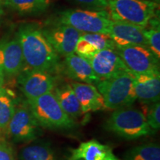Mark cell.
Wrapping results in <instances>:
<instances>
[{
    "mask_svg": "<svg viewBox=\"0 0 160 160\" xmlns=\"http://www.w3.org/2000/svg\"><path fill=\"white\" fill-rule=\"evenodd\" d=\"M111 19L106 11L68 9L60 13L58 23L68 25L81 33L108 34Z\"/></svg>",
    "mask_w": 160,
    "mask_h": 160,
    "instance_id": "obj_5",
    "label": "cell"
},
{
    "mask_svg": "<svg viewBox=\"0 0 160 160\" xmlns=\"http://www.w3.org/2000/svg\"><path fill=\"white\" fill-rule=\"evenodd\" d=\"M17 83L28 101L53 91L55 77L48 71L23 68L18 75Z\"/></svg>",
    "mask_w": 160,
    "mask_h": 160,
    "instance_id": "obj_9",
    "label": "cell"
},
{
    "mask_svg": "<svg viewBox=\"0 0 160 160\" xmlns=\"http://www.w3.org/2000/svg\"><path fill=\"white\" fill-rule=\"evenodd\" d=\"M159 4L141 0H108L112 20L145 27L154 17Z\"/></svg>",
    "mask_w": 160,
    "mask_h": 160,
    "instance_id": "obj_6",
    "label": "cell"
},
{
    "mask_svg": "<svg viewBox=\"0 0 160 160\" xmlns=\"http://www.w3.org/2000/svg\"><path fill=\"white\" fill-rule=\"evenodd\" d=\"M115 48V43L108 34L82 33L76 45L75 52L79 57L90 59L102 50Z\"/></svg>",
    "mask_w": 160,
    "mask_h": 160,
    "instance_id": "obj_15",
    "label": "cell"
},
{
    "mask_svg": "<svg viewBox=\"0 0 160 160\" xmlns=\"http://www.w3.org/2000/svg\"><path fill=\"white\" fill-rule=\"evenodd\" d=\"M24 66L22 51L17 38L0 42V69L5 77L18 76Z\"/></svg>",
    "mask_w": 160,
    "mask_h": 160,
    "instance_id": "obj_12",
    "label": "cell"
},
{
    "mask_svg": "<svg viewBox=\"0 0 160 160\" xmlns=\"http://www.w3.org/2000/svg\"><path fill=\"white\" fill-rule=\"evenodd\" d=\"M39 125L50 130H71L77 123L62 107L53 92L27 101Z\"/></svg>",
    "mask_w": 160,
    "mask_h": 160,
    "instance_id": "obj_3",
    "label": "cell"
},
{
    "mask_svg": "<svg viewBox=\"0 0 160 160\" xmlns=\"http://www.w3.org/2000/svg\"><path fill=\"white\" fill-rule=\"evenodd\" d=\"M115 50L127 69L133 74L159 71V59L148 47L142 45L116 46Z\"/></svg>",
    "mask_w": 160,
    "mask_h": 160,
    "instance_id": "obj_8",
    "label": "cell"
},
{
    "mask_svg": "<svg viewBox=\"0 0 160 160\" xmlns=\"http://www.w3.org/2000/svg\"><path fill=\"white\" fill-rule=\"evenodd\" d=\"M147 122L153 131H157L160 128V104L159 102L153 103L149 108L146 117Z\"/></svg>",
    "mask_w": 160,
    "mask_h": 160,
    "instance_id": "obj_25",
    "label": "cell"
},
{
    "mask_svg": "<svg viewBox=\"0 0 160 160\" xmlns=\"http://www.w3.org/2000/svg\"><path fill=\"white\" fill-rule=\"evenodd\" d=\"M100 80L113 77L128 70L116 50L104 49L88 59Z\"/></svg>",
    "mask_w": 160,
    "mask_h": 160,
    "instance_id": "obj_11",
    "label": "cell"
},
{
    "mask_svg": "<svg viewBox=\"0 0 160 160\" xmlns=\"http://www.w3.org/2000/svg\"><path fill=\"white\" fill-rule=\"evenodd\" d=\"M0 1H1V0H0Z\"/></svg>",
    "mask_w": 160,
    "mask_h": 160,
    "instance_id": "obj_32",
    "label": "cell"
},
{
    "mask_svg": "<svg viewBox=\"0 0 160 160\" xmlns=\"http://www.w3.org/2000/svg\"><path fill=\"white\" fill-rule=\"evenodd\" d=\"M77 160H81V159H77Z\"/></svg>",
    "mask_w": 160,
    "mask_h": 160,
    "instance_id": "obj_31",
    "label": "cell"
},
{
    "mask_svg": "<svg viewBox=\"0 0 160 160\" xmlns=\"http://www.w3.org/2000/svg\"><path fill=\"white\" fill-rule=\"evenodd\" d=\"M19 160H59L49 143L39 142L26 145L20 150Z\"/></svg>",
    "mask_w": 160,
    "mask_h": 160,
    "instance_id": "obj_21",
    "label": "cell"
},
{
    "mask_svg": "<svg viewBox=\"0 0 160 160\" xmlns=\"http://www.w3.org/2000/svg\"><path fill=\"white\" fill-rule=\"evenodd\" d=\"M54 89V95L63 111L72 119L84 114L71 85L64 84Z\"/></svg>",
    "mask_w": 160,
    "mask_h": 160,
    "instance_id": "obj_19",
    "label": "cell"
},
{
    "mask_svg": "<svg viewBox=\"0 0 160 160\" xmlns=\"http://www.w3.org/2000/svg\"><path fill=\"white\" fill-rule=\"evenodd\" d=\"M27 68L53 73L58 68L59 57L44 35L42 28L36 24L22 25L17 33Z\"/></svg>",
    "mask_w": 160,
    "mask_h": 160,
    "instance_id": "obj_1",
    "label": "cell"
},
{
    "mask_svg": "<svg viewBox=\"0 0 160 160\" xmlns=\"http://www.w3.org/2000/svg\"><path fill=\"white\" fill-rule=\"evenodd\" d=\"M70 151L71 157L68 160H122L113 153L110 146L96 139L82 142Z\"/></svg>",
    "mask_w": 160,
    "mask_h": 160,
    "instance_id": "obj_16",
    "label": "cell"
},
{
    "mask_svg": "<svg viewBox=\"0 0 160 160\" xmlns=\"http://www.w3.org/2000/svg\"><path fill=\"white\" fill-rule=\"evenodd\" d=\"M0 160H15L12 148L3 141H0Z\"/></svg>",
    "mask_w": 160,
    "mask_h": 160,
    "instance_id": "obj_27",
    "label": "cell"
},
{
    "mask_svg": "<svg viewBox=\"0 0 160 160\" xmlns=\"http://www.w3.org/2000/svg\"><path fill=\"white\" fill-rule=\"evenodd\" d=\"M144 31L145 27L111 19L108 35L116 46L142 45L148 48Z\"/></svg>",
    "mask_w": 160,
    "mask_h": 160,
    "instance_id": "obj_13",
    "label": "cell"
},
{
    "mask_svg": "<svg viewBox=\"0 0 160 160\" xmlns=\"http://www.w3.org/2000/svg\"><path fill=\"white\" fill-rule=\"evenodd\" d=\"M141 1H146V2H155L159 4L160 0H141Z\"/></svg>",
    "mask_w": 160,
    "mask_h": 160,
    "instance_id": "obj_29",
    "label": "cell"
},
{
    "mask_svg": "<svg viewBox=\"0 0 160 160\" xmlns=\"http://www.w3.org/2000/svg\"><path fill=\"white\" fill-rule=\"evenodd\" d=\"M4 81H5V75H4L2 70L0 69V89L3 87Z\"/></svg>",
    "mask_w": 160,
    "mask_h": 160,
    "instance_id": "obj_28",
    "label": "cell"
},
{
    "mask_svg": "<svg viewBox=\"0 0 160 160\" xmlns=\"http://www.w3.org/2000/svg\"><path fill=\"white\" fill-rule=\"evenodd\" d=\"M3 14H4V12L2 11V9L0 8V19H1V18L3 16Z\"/></svg>",
    "mask_w": 160,
    "mask_h": 160,
    "instance_id": "obj_30",
    "label": "cell"
},
{
    "mask_svg": "<svg viewBox=\"0 0 160 160\" xmlns=\"http://www.w3.org/2000/svg\"><path fill=\"white\" fill-rule=\"evenodd\" d=\"M124 160H160L159 144L148 143L132 148L125 153Z\"/></svg>",
    "mask_w": 160,
    "mask_h": 160,
    "instance_id": "obj_23",
    "label": "cell"
},
{
    "mask_svg": "<svg viewBox=\"0 0 160 160\" xmlns=\"http://www.w3.org/2000/svg\"><path fill=\"white\" fill-rule=\"evenodd\" d=\"M133 81L134 75L129 71L100 80L97 88L102 96L106 108L117 110L133 105L137 100Z\"/></svg>",
    "mask_w": 160,
    "mask_h": 160,
    "instance_id": "obj_4",
    "label": "cell"
},
{
    "mask_svg": "<svg viewBox=\"0 0 160 160\" xmlns=\"http://www.w3.org/2000/svg\"><path fill=\"white\" fill-rule=\"evenodd\" d=\"M17 102L11 92L5 88L0 89V133L5 131L14 113Z\"/></svg>",
    "mask_w": 160,
    "mask_h": 160,
    "instance_id": "obj_22",
    "label": "cell"
},
{
    "mask_svg": "<svg viewBox=\"0 0 160 160\" xmlns=\"http://www.w3.org/2000/svg\"><path fill=\"white\" fill-rule=\"evenodd\" d=\"M40 128L26 102L17 105L5 131L13 142H28L39 137Z\"/></svg>",
    "mask_w": 160,
    "mask_h": 160,
    "instance_id": "obj_7",
    "label": "cell"
},
{
    "mask_svg": "<svg viewBox=\"0 0 160 160\" xmlns=\"http://www.w3.org/2000/svg\"><path fill=\"white\" fill-rule=\"evenodd\" d=\"M4 5L21 16H37L47 11L51 0H5Z\"/></svg>",
    "mask_w": 160,
    "mask_h": 160,
    "instance_id": "obj_20",
    "label": "cell"
},
{
    "mask_svg": "<svg viewBox=\"0 0 160 160\" xmlns=\"http://www.w3.org/2000/svg\"><path fill=\"white\" fill-rule=\"evenodd\" d=\"M133 75V88L137 99L145 104H153L159 102V71Z\"/></svg>",
    "mask_w": 160,
    "mask_h": 160,
    "instance_id": "obj_14",
    "label": "cell"
},
{
    "mask_svg": "<svg viewBox=\"0 0 160 160\" xmlns=\"http://www.w3.org/2000/svg\"><path fill=\"white\" fill-rule=\"evenodd\" d=\"M79 5L96 11L108 9V0H73Z\"/></svg>",
    "mask_w": 160,
    "mask_h": 160,
    "instance_id": "obj_26",
    "label": "cell"
},
{
    "mask_svg": "<svg viewBox=\"0 0 160 160\" xmlns=\"http://www.w3.org/2000/svg\"><path fill=\"white\" fill-rule=\"evenodd\" d=\"M71 87L81 106L83 113L105 109V102L97 87L84 82L71 83Z\"/></svg>",
    "mask_w": 160,
    "mask_h": 160,
    "instance_id": "obj_18",
    "label": "cell"
},
{
    "mask_svg": "<svg viewBox=\"0 0 160 160\" xmlns=\"http://www.w3.org/2000/svg\"><path fill=\"white\" fill-rule=\"evenodd\" d=\"M105 128L128 140L137 139L153 133L145 114L131 106L114 110L105 122Z\"/></svg>",
    "mask_w": 160,
    "mask_h": 160,
    "instance_id": "obj_2",
    "label": "cell"
},
{
    "mask_svg": "<svg viewBox=\"0 0 160 160\" xmlns=\"http://www.w3.org/2000/svg\"><path fill=\"white\" fill-rule=\"evenodd\" d=\"M151 24L152 28L144 31V34L147 39L148 48L156 56L158 59H160V29L159 22L152 21Z\"/></svg>",
    "mask_w": 160,
    "mask_h": 160,
    "instance_id": "obj_24",
    "label": "cell"
},
{
    "mask_svg": "<svg viewBox=\"0 0 160 160\" xmlns=\"http://www.w3.org/2000/svg\"><path fill=\"white\" fill-rule=\"evenodd\" d=\"M42 31L55 51L65 57L74 53L78 39L82 34L71 26L59 23L53 27L43 28Z\"/></svg>",
    "mask_w": 160,
    "mask_h": 160,
    "instance_id": "obj_10",
    "label": "cell"
},
{
    "mask_svg": "<svg viewBox=\"0 0 160 160\" xmlns=\"http://www.w3.org/2000/svg\"><path fill=\"white\" fill-rule=\"evenodd\" d=\"M65 71L68 77L72 79L97 85L100 79L92 68L88 59L75 53L66 56L65 59Z\"/></svg>",
    "mask_w": 160,
    "mask_h": 160,
    "instance_id": "obj_17",
    "label": "cell"
}]
</instances>
